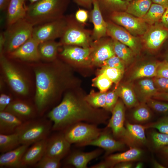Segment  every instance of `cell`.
Instances as JSON below:
<instances>
[{
  "instance_id": "55",
  "label": "cell",
  "mask_w": 168,
  "mask_h": 168,
  "mask_svg": "<svg viewBox=\"0 0 168 168\" xmlns=\"http://www.w3.org/2000/svg\"><path fill=\"white\" fill-rule=\"evenodd\" d=\"M11 0H0V10L1 12L7 11Z\"/></svg>"
},
{
  "instance_id": "6",
  "label": "cell",
  "mask_w": 168,
  "mask_h": 168,
  "mask_svg": "<svg viewBox=\"0 0 168 168\" xmlns=\"http://www.w3.org/2000/svg\"><path fill=\"white\" fill-rule=\"evenodd\" d=\"M102 130L97 125L87 123L78 122L64 130L63 135L71 144L84 146L86 143L97 138Z\"/></svg>"
},
{
  "instance_id": "15",
  "label": "cell",
  "mask_w": 168,
  "mask_h": 168,
  "mask_svg": "<svg viewBox=\"0 0 168 168\" xmlns=\"http://www.w3.org/2000/svg\"><path fill=\"white\" fill-rule=\"evenodd\" d=\"M148 28L143 35V39L149 49L159 48L168 38V30L161 25L156 23Z\"/></svg>"
},
{
  "instance_id": "47",
  "label": "cell",
  "mask_w": 168,
  "mask_h": 168,
  "mask_svg": "<svg viewBox=\"0 0 168 168\" xmlns=\"http://www.w3.org/2000/svg\"><path fill=\"white\" fill-rule=\"evenodd\" d=\"M153 81L159 92H168V78L156 77Z\"/></svg>"
},
{
  "instance_id": "8",
  "label": "cell",
  "mask_w": 168,
  "mask_h": 168,
  "mask_svg": "<svg viewBox=\"0 0 168 168\" xmlns=\"http://www.w3.org/2000/svg\"><path fill=\"white\" fill-rule=\"evenodd\" d=\"M112 113L107 127L111 129L113 136L131 147H135L136 143L124 126L125 114L124 103L121 100H118Z\"/></svg>"
},
{
  "instance_id": "33",
  "label": "cell",
  "mask_w": 168,
  "mask_h": 168,
  "mask_svg": "<svg viewBox=\"0 0 168 168\" xmlns=\"http://www.w3.org/2000/svg\"><path fill=\"white\" fill-rule=\"evenodd\" d=\"M158 63L159 62L150 63L141 66L134 72L132 78L156 77Z\"/></svg>"
},
{
  "instance_id": "24",
  "label": "cell",
  "mask_w": 168,
  "mask_h": 168,
  "mask_svg": "<svg viewBox=\"0 0 168 168\" xmlns=\"http://www.w3.org/2000/svg\"><path fill=\"white\" fill-rule=\"evenodd\" d=\"M26 0H11L7 10V26L25 18L26 8L24 5Z\"/></svg>"
},
{
  "instance_id": "58",
  "label": "cell",
  "mask_w": 168,
  "mask_h": 168,
  "mask_svg": "<svg viewBox=\"0 0 168 168\" xmlns=\"http://www.w3.org/2000/svg\"><path fill=\"white\" fill-rule=\"evenodd\" d=\"M154 3L164 6L166 8L168 6V0H151Z\"/></svg>"
},
{
  "instance_id": "28",
  "label": "cell",
  "mask_w": 168,
  "mask_h": 168,
  "mask_svg": "<svg viewBox=\"0 0 168 168\" xmlns=\"http://www.w3.org/2000/svg\"><path fill=\"white\" fill-rule=\"evenodd\" d=\"M151 0H133L129 2L125 12L134 16L142 18L149 9Z\"/></svg>"
},
{
  "instance_id": "45",
  "label": "cell",
  "mask_w": 168,
  "mask_h": 168,
  "mask_svg": "<svg viewBox=\"0 0 168 168\" xmlns=\"http://www.w3.org/2000/svg\"><path fill=\"white\" fill-rule=\"evenodd\" d=\"M118 93L116 91H112L107 93L104 108L112 112L118 101Z\"/></svg>"
},
{
  "instance_id": "63",
  "label": "cell",
  "mask_w": 168,
  "mask_h": 168,
  "mask_svg": "<svg viewBox=\"0 0 168 168\" xmlns=\"http://www.w3.org/2000/svg\"><path fill=\"white\" fill-rule=\"evenodd\" d=\"M124 0L128 2H131V1H133V0Z\"/></svg>"
},
{
  "instance_id": "51",
  "label": "cell",
  "mask_w": 168,
  "mask_h": 168,
  "mask_svg": "<svg viewBox=\"0 0 168 168\" xmlns=\"http://www.w3.org/2000/svg\"><path fill=\"white\" fill-rule=\"evenodd\" d=\"M78 5L90 9L93 6V0H75Z\"/></svg>"
},
{
  "instance_id": "20",
  "label": "cell",
  "mask_w": 168,
  "mask_h": 168,
  "mask_svg": "<svg viewBox=\"0 0 168 168\" xmlns=\"http://www.w3.org/2000/svg\"><path fill=\"white\" fill-rule=\"evenodd\" d=\"M28 147L21 145L13 150L1 153L0 156V167L23 168L22 160Z\"/></svg>"
},
{
  "instance_id": "42",
  "label": "cell",
  "mask_w": 168,
  "mask_h": 168,
  "mask_svg": "<svg viewBox=\"0 0 168 168\" xmlns=\"http://www.w3.org/2000/svg\"><path fill=\"white\" fill-rule=\"evenodd\" d=\"M151 137L156 148L160 149L168 145V135L161 132H153Z\"/></svg>"
},
{
  "instance_id": "61",
  "label": "cell",
  "mask_w": 168,
  "mask_h": 168,
  "mask_svg": "<svg viewBox=\"0 0 168 168\" xmlns=\"http://www.w3.org/2000/svg\"><path fill=\"white\" fill-rule=\"evenodd\" d=\"M143 163L142 162H139L138 163L136 166H135V168H142L143 166Z\"/></svg>"
},
{
  "instance_id": "46",
  "label": "cell",
  "mask_w": 168,
  "mask_h": 168,
  "mask_svg": "<svg viewBox=\"0 0 168 168\" xmlns=\"http://www.w3.org/2000/svg\"><path fill=\"white\" fill-rule=\"evenodd\" d=\"M147 127L156 129L159 132L168 135V115L150 124Z\"/></svg>"
},
{
  "instance_id": "16",
  "label": "cell",
  "mask_w": 168,
  "mask_h": 168,
  "mask_svg": "<svg viewBox=\"0 0 168 168\" xmlns=\"http://www.w3.org/2000/svg\"><path fill=\"white\" fill-rule=\"evenodd\" d=\"M88 145L102 148L105 151V155H108L114 152L123 149L125 147V143L116 139L109 132L102 131L97 138L86 143L84 146Z\"/></svg>"
},
{
  "instance_id": "38",
  "label": "cell",
  "mask_w": 168,
  "mask_h": 168,
  "mask_svg": "<svg viewBox=\"0 0 168 168\" xmlns=\"http://www.w3.org/2000/svg\"><path fill=\"white\" fill-rule=\"evenodd\" d=\"M106 94V92H100L91 95L86 98L85 100L93 107L104 108Z\"/></svg>"
},
{
  "instance_id": "40",
  "label": "cell",
  "mask_w": 168,
  "mask_h": 168,
  "mask_svg": "<svg viewBox=\"0 0 168 168\" xmlns=\"http://www.w3.org/2000/svg\"><path fill=\"white\" fill-rule=\"evenodd\" d=\"M124 71L121 69L111 68H102L100 73L105 74L112 82L117 84L122 78Z\"/></svg>"
},
{
  "instance_id": "43",
  "label": "cell",
  "mask_w": 168,
  "mask_h": 168,
  "mask_svg": "<svg viewBox=\"0 0 168 168\" xmlns=\"http://www.w3.org/2000/svg\"><path fill=\"white\" fill-rule=\"evenodd\" d=\"M147 105L155 111L161 113H168V103L160 101L150 98L146 100Z\"/></svg>"
},
{
  "instance_id": "4",
  "label": "cell",
  "mask_w": 168,
  "mask_h": 168,
  "mask_svg": "<svg viewBox=\"0 0 168 168\" xmlns=\"http://www.w3.org/2000/svg\"><path fill=\"white\" fill-rule=\"evenodd\" d=\"M51 122L49 119L36 118L24 122L16 132L21 144L29 146L47 138L52 129Z\"/></svg>"
},
{
  "instance_id": "22",
  "label": "cell",
  "mask_w": 168,
  "mask_h": 168,
  "mask_svg": "<svg viewBox=\"0 0 168 168\" xmlns=\"http://www.w3.org/2000/svg\"><path fill=\"white\" fill-rule=\"evenodd\" d=\"M102 151L98 149L88 152H74L68 156L66 163L77 168H86L89 162L99 156Z\"/></svg>"
},
{
  "instance_id": "13",
  "label": "cell",
  "mask_w": 168,
  "mask_h": 168,
  "mask_svg": "<svg viewBox=\"0 0 168 168\" xmlns=\"http://www.w3.org/2000/svg\"><path fill=\"white\" fill-rule=\"evenodd\" d=\"M39 43L32 37L13 51L7 54L9 57L23 61L35 62L40 59Z\"/></svg>"
},
{
  "instance_id": "27",
  "label": "cell",
  "mask_w": 168,
  "mask_h": 168,
  "mask_svg": "<svg viewBox=\"0 0 168 168\" xmlns=\"http://www.w3.org/2000/svg\"><path fill=\"white\" fill-rule=\"evenodd\" d=\"M62 44L55 40L44 41L39 44V51L40 59L47 61H52L56 58L58 50Z\"/></svg>"
},
{
  "instance_id": "49",
  "label": "cell",
  "mask_w": 168,
  "mask_h": 168,
  "mask_svg": "<svg viewBox=\"0 0 168 168\" xmlns=\"http://www.w3.org/2000/svg\"><path fill=\"white\" fill-rule=\"evenodd\" d=\"M12 100L11 96L7 94L2 93L0 96V111H4Z\"/></svg>"
},
{
  "instance_id": "39",
  "label": "cell",
  "mask_w": 168,
  "mask_h": 168,
  "mask_svg": "<svg viewBox=\"0 0 168 168\" xmlns=\"http://www.w3.org/2000/svg\"><path fill=\"white\" fill-rule=\"evenodd\" d=\"M60 160L44 155L35 165L39 168H58L60 167Z\"/></svg>"
},
{
  "instance_id": "32",
  "label": "cell",
  "mask_w": 168,
  "mask_h": 168,
  "mask_svg": "<svg viewBox=\"0 0 168 168\" xmlns=\"http://www.w3.org/2000/svg\"><path fill=\"white\" fill-rule=\"evenodd\" d=\"M166 8L158 4H152L147 13L142 18L147 24H155L161 19Z\"/></svg>"
},
{
  "instance_id": "14",
  "label": "cell",
  "mask_w": 168,
  "mask_h": 168,
  "mask_svg": "<svg viewBox=\"0 0 168 168\" xmlns=\"http://www.w3.org/2000/svg\"><path fill=\"white\" fill-rule=\"evenodd\" d=\"M71 145L63 133L54 135L48 139L45 155L61 160L68 153Z\"/></svg>"
},
{
  "instance_id": "60",
  "label": "cell",
  "mask_w": 168,
  "mask_h": 168,
  "mask_svg": "<svg viewBox=\"0 0 168 168\" xmlns=\"http://www.w3.org/2000/svg\"><path fill=\"white\" fill-rule=\"evenodd\" d=\"M162 151L165 154L168 156V145L162 148Z\"/></svg>"
},
{
  "instance_id": "26",
  "label": "cell",
  "mask_w": 168,
  "mask_h": 168,
  "mask_svg": "<svg viewBox=\"0 0 168 168\" xmlns=\"http://www.w3.org/2000/svg\"><path fill=\"white\" fill-rule=\"evenodd\" d=\"M99 44L96 48L92 57L93 61L96 64H102L115 55L111 41H104L102 38L98 40Z\"/></svg>"
},
{
  "instance_id": "48",
  "label": "cell",
  "mask_w": 168,
  "mask_h": 168,
  "mask_svg": "<svg viewBox=\"0 0 168 168\" xmlns=\"http://www.w3.org/2000/svg\"><path fill=\"white\" fill-rule=\"evenodd\" d=\"M156 77L168 78V61L159 62Z\"/></svg>"
},
{
  "instance_id": "35",
  "label": "cell",
  "mask_w": 168,
  "mask_h": 168,
  "mask_svg": "<svg viewBox=\"0 0 168 168\" xmlns=\"http://www.w3.org/2000/svg\"><path fill=\"white\" fill-rule=\"evenodd\" d=\"M101 10L108 9L115 11L126 10L129 3L124 0H96Z\"/></svg>"
},
{
  "instance_id": "41",
  "label": "cell",
  "mask_w": 168,
  "mask_h": 168,
  "mask_svg": "<svg viewBox=\"0 0 168 168\" xmlns=\"http://www.w3.org/2000/svg\"><path fill=\"white\" fill-rule=\"evenodd\" d=\"M113 82L105 74L100 73L94 81V84L100 92H105L112 85Z\"/></svg>"
},
{
  "instance_id": "37",
  "label": "cell",
  "mask_w": 168,
  "mask_h": 168,
  "mask_svg": "<svg viewBox=\"0 0 168 168\" xmlns=\"http://www.w3.org/2000/svg\"><path fill=\"white\" fill-rule=\"evenodd\" d=\"M151 118V114L149 109L145 106L138 107L133 111V120L139 123L149 121Z\"/></svg>"
},
{
  "instance_id": "10",
  "label": "cell",
  "mask_w": 168,
  "mask_h": 168,
  "mask_svg": "<svg viewBox=\"0 0 168 168\" xmlns=\"http://www.w3.org/2000/svg\"><path fill=\"white\" fill-rule=\"evenodd\" d=\"M68 21L67 26L60 38L61 44L63 45L89 47L93 40L92 35L70 19L68 18Z\"/></svg>"
},
{
  "instance_id": "29",
  "label": "cell",
  "mask_w": 168,
  "mask_h": 168,
  "mask_svg": "<svg viewBox=\"0 0 168 168\" xmlns=\"http://www.w3.org/2000/svg\"><path fill=\"white\" fill-rule=\"evenodd\" d=\"M21 145L16 132L7 134H0V152L1 153L13 150Z\"/></svg>"
},
{
  "instance_id": "50",
  "label": "cell",
  "mask_w": 168,
  "mask_h": 168,
  "mask_svg": "<svg viewBox=\"0 0 168 168\" xmlns=\"http://www.w3.org/2000/svg\"><path fill=\"white\" fill-rule=\"evenodd\" d=\"M89 16L87 11L84 9H79L76 12L75 17L76 20L81 24L85 23Z\"/></svg>"
},
{
  "instance_id": "59",
  "label": "cell",
  "mask_w": 168,
  "mask_h": 168,
  "mask_svg": "<svg viewBox=\"0 0 168 168\" xmlns=\"http://www.w3.org/2000/svg\"><path fill=\"white\" fill-rule=\"evenodd\" d=\"M153 166L154 168H165L164 166L162 165L155 160L153 161Z\"/></svg>"
},
{
  "instance_id": "12",
  "label": "cell",
  "mask_w": 168,
  "mask_h": 168,
  "mask_svg": "<svg viewBox=\"0 0 168 168\" xmlns=\"http://www.w3.org/2000/svg\"><path fill=\"white\" fill-rule=\"evenodd\" d=\"M107 33L115 39L128 47L134 53H137L139 50L138 39L123 27L111 21L107 22Z\"/></svg>"
},
{
  "instance_id": "3",
  "label": "cell",
  "mask_w": 168,
  "mask_h": 168,
  "mask_svg": "<svg viewBox=\"0 0 168 168\" xmlns=\"http://www.w3.org/2000/svg\"><path fill=\"white\" fill-rule=\"evenodd\" d=\"M69 0H40L27 7L25 18L34 26L64 17Z\"/></svg>"
},
{
  "instance_id": "1",
  "label": "cell",
  "mask_w": 168,
  "mask_h": 168,
  "mask_svg": "<svg viewBox=\"0 0 168 168\" xmlns=\"http://www.w3.org/2000/svg\"><path fill=\"white\" fill-rule=\"evenodd\" d=\"M35 80V106L41 114L53 101L57 93V72L52 64L44 63L34 67Z\"/></svg>"
},
{
  "instance_id": "44",
  "label": "cell",
  "mask_w": 168,
  "mask_h": 168,
  "mask_svg": "<svg viewBox=\"0 0 168 168\" xmlns=\"http://www.w3.org/2000/svg\"><path fill=\"white\" fill-rule=\"evenodd\" d=\"M102 68H111L119 69L124 71V63L115 55L104 61Z\"/></svg>"
},
{
  "instance_id": "57",
  "label": "cell",
  "mask_w": 168,
  "mask_h": 168,
  "mask_svg": "<svg viewBox=\"0 0 168 168\" xmlns=\"http://www.w3.org/2000/svg\"><path fill=\"white\" fill-rule=\"evenodd\" d=\"M5 44V38L3 32L0 34V55L4 54L3 50Z\"/></svg>"
},
{
  "instance_id": "56",
  "label": "cell",
  "mask_w": 168,
  "mask_h": 168,
  "mask_svg": "<svg viewBox=\"0 0 168 168\" xmlns=\"http://www.w3.org/2000/svg\"><path fill=\"white\" fill-rule=\"evenodd\" d=\"M111 167L108 162L106 160L91 166V168H107Z\"/></svg>"
},
{
  "instance_id": "11",
  "label": "cell",
  "mask_w": 168,
  "mask_h": 168,
  "mask_svg": "<svg viewBox=\"0 0 168 168\" xmlns=\"http://www.w3.org/2000/svg\"><path fill=\"white\" fill-rule=\"evenodd\" d=\"M111 18L115 23L122 26L134 36L143 35L148 27L142 18L122 11L113 12Z\"/></svg>"
},
{
  "instance_id": "54",
  "label": "cell",
  "mask_w": 168,
  "mask_h": 168,
  "mask_svg": "<svg viewBox=\"0 0 168 168\" xmlns=\"http://www.w3.org/2000/svg\"><path fill=\"white\" fill-rule=\"evenodd\" d=\"M133 167V164L131 162H122L116 164L114 166L115 168H131Z\"/></svg>"
},
{
  "instance_id": "31",
  "label": "cell",
  "mask_w": 168,
  "mask_h": 168,
  "mask_svg": "<svg viewBox=\"0 0 168 168\" xmlns=\"http://www.w3.org/2000/svg\"><path fill=\"white\" fill-rule=\"evenodd\" d=\"M112 44L115 55L125 63H129L133 58L132 50L128 47L120 42L112 39Z\"/></svg>"
},
{
  "instance_id": "9",
  "label": "cell",
  "mask_w": 168,
  "mask_h": 168,
  "mask_svg": "<svg viewBox=\"0 0 168 168\" xmlns=\"http://www.w3.org/2000/svg\"><path fill=\"white\" fill-rule=\"evenodd\" d=\"M68 18L64 17L34 26L32 38L40 43L55 40L63 34L68 24Z\"/></svg>"
},
{
  "instance_id": "53",
  "label": "cell",
  "mask_w": 168,
  "mask_h": 168,
  "mask_svg": "<svg viewBox=\"0 0 168 168\" xmlns=\"http://www.w3.org/2000/svg\"><path fill=\"white\" fill-rule=\"evenodd\" d=\"M161 20L162 25L168 30V6L166 8Z\"/></svg>"
},
{
  "instance_id": "23",
  "label": "cell",
  "mask_w": 168,
  "mask_h": 168,
  "mask_svg": "<svg viewBox=\"0 0 168 168\" xmlns=\"http://www.w3.org/2000/svg\"><path fill=\"white\" fill-rule=\"evenodd\" d=\"M24 122L9 112L0 111V134H7L16 132Z\"/></svg>"
},
{
  "instance_id": "25",
  "label": "cell",
  "mask_w": 168,
  "mask_h": 168,
  "mask_svg": "<svg viewBox=\"0 0 168 168\" xmlns=\"http://www.w3.org/2000/svg\"><path fill=\"white\" fill-rule=\"evenodd\" d=\"M142 154V152L141 149L133 147H130L129 149L124 152L109 155L106 160L112 167L119 162L137 160L140 158Z\"/></svg>"
},
{
  "instance_id": "7",
  "label": "cell",
  "mask_w": 168,
  "mask_h": 168,
  "mask_svg": "<svg viewBox=\"0 0 168 168\" xmlns=\"http://www.w3.org/2000/svg\"><path fill=\"white\" fill-rule=\"evenodd\" d=\"M0 64L9 85L16 94L22 96L29 93V86L26 78L21 72L6 58L0 55Z\"/></svg>"
},
{
  "instance_id": "36",
  "label": "cell",
  "mask_w": 168,
  "mask_h": 168,
  "mask_svg": "<svg viewBox=\"0 0 168 168\" xmlns=\"http://www.w3.org/2000/svg\"><path fill=\"white\" fill-rule=\"evenodd\" d=\"M139 84L142 93L147 99L153 96L158 92L153 81L150 79H144L140 80Z\"/></svg>"
},
{
  "instance_id": "34",
  "label": "cell",
  "mask_w": 168,
  "mask_h": 168,
  "mask_svg": "<svg viewBox=\"0 0 168 168\" xmlns=\"http://www.w3.org/2000/svg\"><path fill=\"white\" fill-rule=\"evenodd\" d=\"M118 93L124 103L128 107H132L138 104L137 97L133 90L129 87L121 86Z\"/></svg>"
},
{
  "instance_id": "19",
  "label": "cell",
  "mask_w": 168,
  "mask_h": 168,
  "mask_svg": "<svg viewBox=\"0 0 168 168\" xmlns=\"http://www.w3.org/2000/svg\"><path fill=\"white\" fill-rule=\"evenodd\" d=\"M48 138L36 142L27 149L22 160L23 167L34 166L45 155Z\"/></svg>"
},
{
  "instance_id": "62",
  "label": "cell",
  "mask_w": 168,
  "mask_h": 168,
  "mask_svg": "<svg viewBox=\"0 0 168 168\" xmlns=\"http://www.w3.org/2000/svg\"><path fill=\"white\" fill-rule=\"evenodd\" d=\"M30 2V4H32L36 2H37L40 0H26Z\"/></svg>"
},
{
  "instance_id": "2",
  "label": "cell",
  "mask_w": 168,
  "mask_h": 168,
  "mask_svg": "<svg viewBox=\"0 0 168 168\" xmlns=\"http://www.w3.org/2000/svg\"><path fill=\"white\" fill-rule=\"evenodd\" d=\"M84 108L82 99L68 92L63 97L61 102L47 114L53 123L52 130H64L74 124L83 116Z\"/></svg>"
},
{
  "instance_id": "52",
  "label": "cell",
  "mask_w": 168,
  "mask_h": 168,
  "mask_svg": "<svg viewBox=\"0 0 168 168\" xmlns=\"http://www.w3.org/2000/svg\"><path fill=\"white\" fill-rule=\"evenodd\" d=\"M153 97L156 99L168 101V92H158Z\"/></svg>"
},
{
  "instance_id": "21",
  "label": "cell",
  "mask_w": 168,
  "mask_h": 168,
  "mask_svg": "<svg viewBox=\"0 0 168 168\" xmlns=\"http://www.w3.org/2000/svg\"><path fill=\"white\" fill-rule=\"evenodd\" d=\"M61 55L65 59L74 62L82 63L90 58L92 49L76 46L63 45Z\"/></svg>"
},
{
  "instance_id": "18",
  "label": "cell",
  "mask_w": 168,
  "mask_h": 168,
  "mask_svg": "<svg viewBox=\"0 0 168 168\" xmlns=\"http://www.w3.org/2000/svg\"><path fill=\"white\" fill-rule=\"evenodd\" d=\"M4 111L13 114L23 121L35 118L38 113L36 109L31 105L19 100H12Z\"/></svg>"
},
{
  "instance_id": "64",
  "label": "cell",
  "mask_w": 168,
  "mask_h": 168,
  "mask_svg": "<svg viewBox=\"0 0 168 168\" xmlns=\"http://www.w3.org/2000/svg\"><path fill=\"white\" fill-rule=\"evenodd\" d=\"M166 60L168 61V54L167 55V56L166 57Z\"/></svg>"
},
{
  "instance_id": "17",
  "label": "cell",
  "mask_w": 168,
  "mask_h": 168,
  "mask_svg": "<svg viewBox=\"0 0 168 168\" xmlns=\"http://www.w3.org/2000/svg\"><path fill=\"white\" fill-rule=\"evenodd\" d=\"M93 8L90 13V17L93 25L92 33L93 40H99L107 35V22L104 20L101 10L96 0H93Z\"/></svg>"
},
{
  "instance_id": "5",
  "label": "cell",
  "mask_w": 168,
  "mask_h": 168,
  "mask_svg": "<svg viewBox=\"0 0 168 168\" xmlns=\"http://www.w3.org/2000/svg\"><path fill=\"white\" fill-rule=\"evenodd\" d=\"M34 27L25 18L7 26L3 32L5 38L4 54L13 51L31 38Z\"/></svg>"
},
{
  "instance_id": "30",
  "label": "cell",
  "mask_w": 168,
  "mask_h": 168,
  "mask_svg": "<svg viewBox=\"0 0 168 168\" xmlns=\"http://www.w3.org/2000/svg\"><path fill=\"white\" fill-rule=\"evenodd\" d=\"M128 132L135 142L143 145H147V141L145 129L146 126L127 122L125 124Z\"/></svg>"
}]
</instances>
